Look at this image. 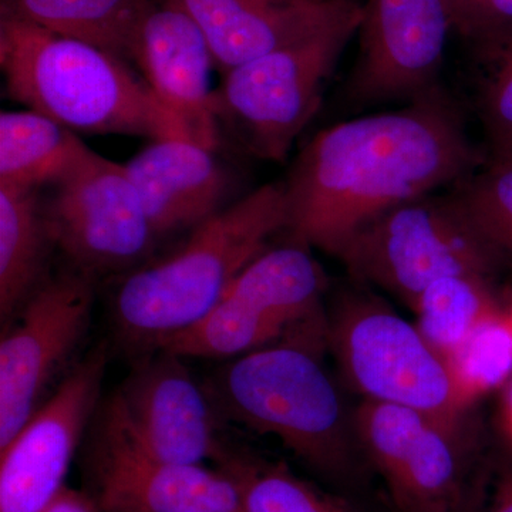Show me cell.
Wrapping results in <instances>:
<instances>
[{
  "label": "cell",
  "instance_id": "5b68a950",
  "mask_svg": "<svg viewBox=\"0 0 512 512\" xmlns=\"http://www.w3.org/2000/svg\"><path fill=\"white\" fill-rule=\"evenodd\" d=\"M328 348L363 400L399 404L441 419H463L471 404L446 357L379 296L355 286L326 316Z\"/></svg>",
  "mask_w": 512,
  "mask_h": 512
},
{
  "label": "cell",
  "instance_id": "e0dca14e",
  "mask_svg": "<svg viewBox=\"0 0 512 512\" xmlns=\"http://www.w3.org/2000/svg\"><path fill=\"white\" fill-rule=\"evenodd\" d=\"M124 167L157 238L210 220L232 185L214 151L187 138L151 141Z\"/></svg>",
  "mask_w": 512,
  "mask_h": 512
},
{
  "label": "cell",
  "instance_id": "5bb4252c",
  "mask_svg": "<svg viewBox=\"0 0 512 512\" xmlns=\"http://www.w3.org/2000/svg\"><path fill=\"white\" fill-rule=\"evenodd\" d=\"M106 352L96 349L0 450V512H42L62 493L99 402Z\"/></svg>",
  "mask_w": 512,
  "mask_h": 512
},
{
  "label": "cell",
  "instance_id": "d4e9b609",
  "mask_svg": "<svg viewBox=\"0 0 512 512\" xmlns=\"http://www.w3.org/2000/svg\"><path fill=\"white\" fill-rule=\"evenodd\" d=\"M453 190L501 264L512 266V161H487Z\"/></svg>",
  "mask_w": 512,
  "mask_h": 512
},
{
  "label": "cell",
  "instance_id": "7c38bea8",
  "mask_svg": "<svg viewBox=\"0 0 512 512\" xmlns=\"http://www.w3.org/2000/svg\"><path fill=\"white\" fill-rule=\"evenodd\" d=\"M93 279L66 272L42 282L0 343V450L40 409L90 322Z\"/></svg>",
  "mask_w": 512,
  "mask_h": 512
},
{
  "label": "cell",
  "instance_id": "ba28073f",
  "mask_svg": "<svg viewBox=\"0 0 512 512\" xmlns=\"http://www.w3.org/2000/svg\"><path fill=\"white\" fill-rule=\"evenodd\" d=\"M357 439L396 512H481L484 476L466 417L441 419L399 404L363 400Z\"/></svg>",
  "mask_w": 512,
  "mask_h": 512
},
{
  "label": "cell",
  "instance_id": "f546056e",
  "mask_svg": "<svg viewBox=\"0 0 512 512\" xmlns=\"http://www.w3.org/2000/svg\"><path fill=\"white\" fill-rule=\"evenodd\" d=\"M503 420L504 429L507 431L508 437H510L512 441V380L510 384H508L507 392H505Z\"/></svg>",
  "mask_w": 512,
  "mask_h": 512
},
{
  "label": "cell",
  "instance_id": "7402d4cb",
  "mask_svg": "<svg viewBox=\"0 0 512 512\" xmlns=\"http://www.w3.org/2000/svg\"><path fill=\"white\" fill-rule=\"evenodd\" d=\"M237 487L244 512H360L345 498L302 480L279 461H269L225 441L214 461Z\"/></svg>",
  "mask_w": 512,
  "mask_h": 512
},
{
  "label": "cell",
  "instance_id": "7a4b0ae2",
  "mask_svg": "<svg viewBox=\"0 0 512 512\" xmlns=\"http://www.w3.org/2000/svg\"><path fill=\"white\" fill-rule=\"evenodd\" d=\"M326 316L288 338L235 357L204 384L224 420L274 436L323 480L352 488L372 470L355 410L323 363Z\"/></svg>",
  "mask_w": 512,
  "mask_h": 512
},
{
  "label": "cell",
  "instance_id": "4fadbf2b",
  "mask_svg": "<svg viewBox=\"0 0 512 512\" xmlns=\"http://www.w3.org/2000/svg\"><path fill=\"white\" fill-rule=\"evenodd\" d=\"M451 32L446 0H367L350 103H410L437 89Z\"/></svg>",
  "mask_w": 512,
  "mask_h": 512
},
{
  "label": "cell",
  "instance_id": "277c9868",
  "mask_svg": "<svg viewBox=\"0 0 512 512\" xmlns=\"http://www.w3.org/2000/svg\"><path fill=\"white\" fill-rule=\"evenodd\" d=\"M0 69L9 97L74 133L185 138L126 60L6 12Z\"/></svg>",
  "mask_w": 512,
  "mask_h": 512
},
{
  "label": "cell",
  "instance_id": "ffe728a7",
  "mask_svg": "<svg viewBox=\"0 0 512 512\" xmlns=\"http://www.w3.org/2000/svg\"><path fill=\"white\" fill-rule=\"evenodd\" d=\"M37 190L0 185V318L8 325L39 288L53 244Z\"/></svg>",
  "mask_w": 512,
  "mask_h": 512
},
{
  "label": "cell",
  "instance_id": "4316f807",
  "mask_svg": "<svg viewBox=\"0 0 512 512\" xmlns=\"http://www.w3.org/2000/svg\"><path fill=\"white\" fill-rule=\"evenodd\" d=\"M451 28L474 49L512 30V0H446Z\"/></svg>",
  "mask_w": 512,
  "mask_h": 512
},
{
  "label": "cell",
  "instance_id": "3957f363",
  "mask_svg": "<svg viewBox=\"0 0 512 512\" xmlns=\"http://www.w3.org/2000/svg\"><path fill=\"white\" fill-rule=\"evenodd\" d=\"M286 224L284 181L262 185L218 212L173 255L123 279L114 298L120 335L138 348L160 349L205 318Z\"/></svg>",
  "mask_w": 512,
  "mask_h": 512
},
{
  "label": "cell",
  "instance_id": "d6986e66",
  "mask_svg": "<svg viewBox=\"0 0 512 512\" xmlns=\"http://www.w3.org/2000/svg\"><path fill=\"white\" fill-rule=\"evenodd\" d=\"M156 0H2L10 13L56 33L131 60L138 26Z\"/></svg>",
  "mask_w": 512,
  "mask_h": 512
},
{
  "label": "cell",
  "instance_id": "30bf717a",
  "mask_svg": "<svg viewBox=\"0 0 512 512\" xmlns=\"http://www.w3.org/2000/svg\"><path fill=\"white\" fill-rule=\"evenodd\" d=\"M43 205L53 244L89 278L127 271L157 241L126 167L84 148Z\"/></svg>",
  "mask_w": 512,
  "mask_h": 512
},
{
  "label": "cell",
  "instance_id": "484cf974",
  "mask_svg": "<svg viewBox=\"0 0 512 512\" xmlns=\"http://www.w3.org/2000/svg\"><path fill=\"white\" fill-rule=\"evenodd\" d=\"M477 53L485 66L478 116L490 151L488 161H512V30Z\"/></svg>",
  "mask_w": 512,
  "mask_h": 512
},
{
  "label": "cell",
  "instance_id": "2e32d148",
  "mask_svg": "<svg viewBox=\"0 0 512 512\" xmlns=\"http://www.w3.org/2000/svg\"><path fill=\"white\" fill-rule=\"evenodd\" d=\"M131 62L184 137L217 150L220 117L211 90L215 62L194 20L171 0H156L138 26Z\"/></svg>",
  "mask_w": 512,
  "mask_h": 512
},
{
  "label": "cell",
  "instance_id": "9a60e30c",
  "mask_svg": "<svg viewBox=\"0 0 512 512\" xmlns=\"http://www.w3.org/2000/svg\"><path fill=\"white\" fill-rule=\"evenodd\" d=\"M160 352L140 363L111 399L134 437L154 456L187 466L215 461L227 441L217 407L183 357Z\"/></svg>",
  "mask_w": 512,
  "mask_h": 512
},
{
  "label": "cell",
  "instance_id": "8fae6325",
  "mask_svg": "<svg viewBox=\"0 0 512 512\" xmlns=\"http://www.w3.org/2000/svg\"><path fill=\"white\" fill-rule=\"evenodd\" d=\"M86 493L100 512H244L220 470L154 456L110 399L101 409L86 464Z\"/></svg>",
  "mask_w": 512,
  "mask_h": 512
},
{
  "label": "cell",
  "instance_id": "ac0fdd59",
  "mask_svg": "<svg viewBox=\"0 0 512 512\" xmlns=\"http://www.w3.org/2000/svg\"><path fill=\"white\" fill-rule=\"evenodd\" d=\"M201 30L222 73L312 35L355 0H171Z\"/></svg>",
  "mask_w": 512,
  "mask_h": 512
},
{
  "label": "cell",
  "instance_id": "4dcf8cb0",
  "mask_svg": "<svg viewBox=\"0 0 512 512\" xmlns=\"http://www.w3.org/2000/svg\"><path fill=\"white\" fill-rule=\"evenodd\" d=\"M505 312H507L508 319H510V322L512 325V308L510 309V311H505Z\"/></svg>",
  "mask_w": 512,
  "mask_h": 512
},
{
  "label": "cell",
  "instance_id": "cb8c5ba5",
  "mask_svg": "<svg viewBox=\"0 0 512 512\" xmlns=\"http://www.w3.org/2000/svg\"><path fill=\"white\" fill-rule=\"evenodd\" d=\"M448 363L471 406L503 386L512 375V325L507 312L474 330L448 357Z\"/></svg>",
  "mask_w": 512,
  "mask_h": 512
},
{
  "label": "cell",
  "instance_id": "83f0119b",
  "mask_svg": "<svg viewBox=\"0 0 512 512\" xmlns=\"http://www.w3.org/2000/svg\"><path fill=\"white\" fill-rule=\"evenodd\" d=\"M42 512H100L86 491L66 487Z\"/></svg>",
  "mask_w": 512,
  "mask_h": 512
},
{
  "label": "cell",
  "instance_id": "9c48e42d",
  "mask_svg": "<svg viewBox=\"0 0 512 512\" xmlns=\"http://www.w3.org/2000/svg\"><path fill=\"white\" fill-rule=\"evenodd\" d=\"M326 276L309 248L268 249L235 279L215 308L158 350L232 359L288 338L323 318Z\"/></svg>",
  "mask_w": 512,
  "mask_h": 512
},
{
  "label": "cell",
  "instance_id": "f1b7e54d",
  "mask_svg": "<svg viewBox=\"0 0 512 512\" xmlns=\"http://www.w3.org/2000/svg\"><path fill=\"white\" fill-rule=\"evenodd\" d=\"M487 512H512V464L498 476Z\"/></svg>",
  "mask_w": 512,
  "mask_h": 512
},
{
  "label": "cell",
  "instance_id": "8992f818",
  "mask_svg": "<svg viewBox=\"0 0 512 512\" xmlns=\"http://www.w3.org/2000/svg\"><path fill=\"white\" fill-rule=\"evenodd\" d=\"M363 5L335 22L224 74L215 92L224 119L252 156L282 163L322 104L326 83L359 32Z\"/></svg>",
  "mask_w": 512,
  "mask_h": 512
},
{
  "label": "cell",
  "instance_id": "52a82bcc",
  "mask_svg": "<svg viewBox=\"0 0 512 512\" xmlns=\"http://www.w3.org/2000/svg\"><path fill=\"white\" fill-rule=\"evenodd\" d=\"M439 192L376 218L338 256L355 281L389 293L410 311L433 282L460 274L493 278L501 265L453 188Z\"/></svg>",
  "mask_w": 512,
  "mask_h": 512
},
{
  "label": "cell",
  "instance_id": "6da1fadb",
  "mask_svg": "<svg viewBox=\"0 0 512 512\" xmlns=\"http://www.w3.org/2000/svg\"><path fill=\"white\" fill-rule=\"evenodd\" d=\"M484 165L441 87L406 106L319 131L284 181L293 244L338 258L360 229L406 202L448 190Z\"/></svg>",
  "mask_w": 512,
  "mask_h": 512
},
{
  "label": "cell",
  "instance_id": "603a6c76",
  "mask_svg": "<svg viewBox=\"0 0 512 512\" xmlns=\"http://www.w3.org/2000/svg\"><path fill=\"white\" fill-rule=\"evenodd\" d=\"M412 311L424 338L448 360L474 330L504 309L495 295L493 278L460 274L433 282Z\"/></svg>",
  "mask_w": 512,
  "mask_h": 512
},
{
  "label": "cell",
  "instance_id": "44dd1931",
  "mask_svg": "<svg viewBox=\"0 0 512 512\" xmlns=\"http://www.w3.org/2000/svg\"><path fill=\"white\" fill-rule=\"evenodd\" d=\"M74 131L37 111L0 114V185L37 190L53 185L82 154Z\"/></svg>",
  "mask_w": 512,
  "mask_h": 512
}]
</instances>
